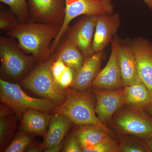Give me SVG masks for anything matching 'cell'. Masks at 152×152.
<instances>
[{
  "label": "cell",
  "instance_id": "6da1fadb",
  "mask_svg": "<svg viewBox=\"0 0 152 152\" xmlns=\"http://www.w3.org/2000/svg\"><path fill=\"white\" fill-rule=\"evenodd\" d=\"M61 27L31 21L19 23L7 34L16 39L23 51L31 55L35 60L42 62L53 54L51 46Z\"/></svg>",
  "mask_w": 152,
  "mask_h": 152
},
{
  "label": "cell",
  "instance_id": "7a4b0ae2",
  "mask_svg": "<svg viewBox=\"0 0 152 152\" xmlns=\"http://www.w3.org/2000/svg\"><path fill=\"white\" fill-rule=\"evenodd\" d=\"M95 107L89 93L73 89L68 91L65 101L56 106L53 111L54 113L64 115L78 126L95 125L110 133V129L98 118Z\"/></svg>",
  "mask_w": 152,
  "mask_h": 152
},
{
  "label": "cell",
  "instance_id": "3957f363",
  "mask_svg": "<svg viewBox=\"0 0 152 152\" xmlns=\"http://www.w3.org/2000/svg\"><path fill=\"white\" fill-rule=\"evenodd\" d=\"M56 58L54 52L48 59L41 62L21 84L31 91L59 105L65 101L67 93L57 85L52 75L51 66Z\"/></svg>",
  "mask_w": 152,
  "mask_h": 152
},
{
  "label": "cell",
  "instance_id": "277c9868",
  "mask_svg": "<svg viewBox=\"0 0 152 152\" xmlns=\"http://www.w3.org/2000/svg\"><path fill=\"white\" fill-rule=\"evenodd\" d=\"M0 98L1 102L18 115L29 109L48 113L56 107L50 100L32 97L24 92L19 85L2 79L0 80Z\"/></svg>",
  "mask_w": 152,
  "mask_h": 152
},
{
  "label": "cell",
  "instance_id": "5b68a950",
  "mask_svg": "<svg viewBox=\"0 0 152 152\" xmlns=\"http://www.w3.org/2000/svg\"><path fill=\"white\" fill-rule=\"evenodd\" d=\"M114 12L113 0H66L64 19L51 46L52 53L56 50L69 25L74 19L81 15H99Z\"/></svg>",
  "mask_w": 152,
  "mask_h": 152
},
{
  "label": "cell",
  "instance_id": "8992f818",
  "mask_svg": "<svg viewBox=\"0 0 152 152\" xmlns=\"http://www.w3.org/2000/svg\"><path fill=\"white\" fill-rule=\"evenodd\" d=\"M113 124L122 134L145 140L152 136V119L142 109L126 105L116 115Z\"/></svg>",
  "mask_w": 152,
  "mask_h": 152
},
{
  "label": "cell",
  "instance_id": "52a82bcc",
  "mask_svg": "<svg viewBox=\"0 0 152 152\" xmlns=\"http://www.w3.org/2000/svg\"><path fill=\"white\" fill-rule=\"evenodd\" d=\"M12 37H1L0 58L4 73L14 79L19 78L32 64L33 56H27Z\"/></svg>",
  "mask_w": 152,
  "mask_h": 152
},
{
  "label": "cell",
  "instance_id": "ba28073f",
  "mask_svg": "<svg viewBox=\"0 0 152 152\" xmlns=\"http://www.w3.org/2000/svg\"><path fill=\"white\" fill-rule=\"evenodd\" d=\"M97 16L83 15L72 26L68 27L62 37L77 47L85 59L95 53L93 42Z\"/></svg>",
  "mask_w": 152,
  "mask_h": 152
},
{
  "label": "cell",
  "instance_id": "9c48e42d",
  "mask_svg": "<svg viewBox=\"0 0 152 152\" xmlns=\"http://www.w3.org/2000/svg\"><path fill=\"white\" fill-rule=\"evenodd\" d=\"M30 21L61 26L66 0H27Z\"/></svg>",
  "mask_w": 152,
  "mask_h": 152
},
{
  "label": "cell",
  "instance_id": "30bf717a",
  "mask_svg": "<svg viewBox=\"0 0 152 152\" xmlns=\"http://www.w3.org/2000/svg\"><path fill=\"white\" fill-rule=\"evenodd\" d=\"M120 39L116 35L112 40L111 53L108 62L99 71L92 84L95 88L116 90L124 87L117 56Z\"/></svg>",
  "mask_w": 152,
  "mask_h": 152
},
{
  "label": "cell",
  "instance_id": "8fae6325",
  "mask_svg": "<svg viewBox=\"0 0 152 152\" xmlns=\"http://www.w3.org/2000/svg\"><path fill=\"white\" fill-rule=\"evenodd\" d=\"M93 93L96 100L95 112L98 118L106 125L114 114L124 105V90L94 88Z\"/></svg>",
  "mask_w": 152,
  "mask_h": 152
},
{
  "label": "cell",
  "instance_id": "7c38bea8",
  "mask_svg": "<svg viewBox=\"0 0 152 152\" xmlns=\"http://www.w3.org/2000/svg\"><path fill=\"white\" fill-rule=\"evenodd\" d=\"M121 22L119 14L118 13L98 15L93 42L94 53L104 51L111 43L118 31Z\"/></svg>",
  "mask_w": 152,
  "mask_h": 152
},
{
  "label": "cell",
  "instance_id": "4fadbf2b",
  "mask_svg": "<svg viewBox=\"0 0 152 152\" xmlns=\"http://www.w3.org/2000/svg\"><path fill=\"white\" fill-rule=\"evenodd\" d=\"M140 79L152 98V42L141 37L132 39Z\"/></svg>",
  "mask_w": 152,
  "mask_h": 152
},
{
  "label": "cell",
  "instance_id": "5bb4252c",
  "mask_svg": "<svg viewBox=\"0 0 152 152\" xmlns=\"http://www.w3.org/2000/svg\"><path fill=\"white\" fill-rule=\"evenodd\" d=\"M117 56L124 87L141 81L139 76L131 39H120Z\"/></svg>",
  "mask_w": 152,
  "mask_h": 152
},
{
  "label": "cell",
  "instance_id": "9a60e30c",
  "mask_svg": "<svg viewBox=\"0 0 152 152\" xmlns=\"http://www.w3.org/2000/svg\"><path fill=\"white\" fill-rule=\"evenodd\" d=\"M104 56V51L99 52L85 59L81 68L75 72L71 86L73 89L84 91L92 86L93 81L99 72Z\"/></svg>",
  "mask_w": 152,
  "mask_h": 152
},
{
  "label": "cell",
  "instance_id": "2e32d148",
  "mask_svg": "<svg viewBox=\"0 0 152 152\" xmlns=\"http://www.w3.org/2000/svg\"><path fill=\"white\" fill-rule=\"evenodd\" d=\"M72 124V121L64 115L55 113L52 115L48 130L43 143L45 151L61 144Z\"/></svg>",
  "mask_w": 152,
  "mask_h": 152
},
{
  "label": "cell",
  "instance_id": "e0dca14e",
  "mask_svg": "<svg viewBox=\"0 0 152 152\" xmlns=\"http://www.w3.org/2000/svg\"><path fill=\"white\" fill-rule=\"evenodd\" d=\"M51 115L48 113L29 109L23 114L20 131L45 137Z\"/></svg>",
  "mask_w": 152,
  "mask_h": 152
},
{
  "label": "cell",
  "instance_id": "ac0fdd59",
  "mask_svg": "<svg viewBox=\"0 0 152 152\" xmlns=\"http://www.w3.org/2000/svg\"><path fill=\"white\" fill-rule=\"evenodd\" d=\"M124 105L142 109L152 101L148 90L142 81L124 87Z\"/></svg>",
  "mask_w": 152,
  "mask_h": 152
},
{
  "label": "cell",
  "instance_id": "d6986e66",
  "mask_svg": "<svg viewBox=\"0 0 152 152\" xmlns=\"http://www.w3.org/2000/svg\"><path fill=\"white\" fill-rule=\"evenodd\" d=\"M68 66L75 72L83 66L85 58L82 52L76 45L65 39H62L54 52Z\"/></svg>",
  "mask_w": 152,
  "mask_h": 152
},
{
  "label": "cell",
  "instance_id": "ffe728a7",
  "mask_svg": "<svg viewBox=\"0 0 152 152\" xmlns=\"http://www.w3.org/2000/svg\"><path fill=\"white\" fill-rule=\"evenodd\" d=\"M75 132L82 152L110 137V133L93 125L79 126Z\"/></svg>",
  "mask_w": 152,
  "mask_h": 152
},
{
  "label": "cell",
  "instance_id": "44dd1931",
  "mask_svg": "<svg viewBox=\"0 0 152 152\" xmlns=\"http://www.w3.org/2000/svg\"><path fill=\"white\" fill-rule=\"evenodd\" d=\"M0 1L10 7L11 10L18 18L20 23H26L30 21L27 0H0Z\"/></svg>",
  "mask_w": 152,
  "mask_h": 152
},
{
  "label": "cell",
  "instance_id": "7402d4cb",
  "mask_svg": "<svg viewBox=\"0 0 152 152\" xmlns=\"http://www.w3.org/2000/svg\"><path fill=\"white\" fill-rule=\"evenodd\" d=\"M119 152H147L149 151L146 142L133 138H123L119 144Z\"/></svg>",
  "mask_w": 152,
  "mask_h": 152
},
{
  "label": "cell",
  "instance_id": "603a6c76",
  "mask_svg": "<svg viewBox=\"0 0 152 152\" xmlns=\"http://www.w3.org/2000/svg\"><path fill=\"white\" fill-rule=\"evenodd\" d=\"M29 134L24 132L18 133L4 152H22L26 151L28 146L32 142L31 137Z\"/></svg>",
  "mask_w": 152,
  "mask_h": 152
},
{
  "label": "cell",
  "instance_id": "cb8c5ba5",
  "mask_svg": "<svg viewBox=\"0 0 152 152\" xmlns=\"http://www.w3.org/2000/svg\"><path fill=\"white\" fill-rule=\"evenodd\" d=\"M20 23L16 15L11 10H5L1 6L0 11V29L9 31Z\"/></svg>",
  "mask_w": 152,
  "mask_h": 152
},
{
  "label": "cell",
  "instance_id": "d4e9b609",
  "mask_svg": "<svg viewBox=\"0 0 152 152\" xmlns=\"http://www.w3.org/2000/svg\"><path fill=\"white\" fill-rule=\"evenodd\" d=\"M8 115L1 117L0 119V144L1 150L4 148L6 143L10 138L13 130L12 118Z\"/></svg>",
  "mask_w": 152,
  "mask_h": 152
},
{
  "label": "cell",
  "instance_id": "484cf974",
  "mask_svg": "<svg viewBox=\"0 0 152 152\" xmlns=\"http://www.w3.org/2000/svg\"><path fill=\"white\" fill-rule=\"evenodd\" d=\"M83 152H118L119 144L111 137L96 145L83 150Z\"/></svg>",
  "mask_w": 152,
  "mask_h": 152
},
{
  "label": "cell",
  "instance_id": "4316f807",
  "mask_svg": "<svg viewBox=\"0 0 152 152\" xmlns=\"http://www.w3.org/2000/svg\"><path fill=\"white\" fill-rule=\"evenodd\" d=\"M67 67L68 66L61 58L56 56V58L52 65L51 72L54 79L57 85H58L60 79Z\"/></svg>",
  "mask_w": 152,
  "mask_h": 152
},
{
  "label": "cell",
  "instance_id": "83f0119b",
  "mask_svg": "<svg viewBox=\"0 0 152 152\" xmlns=\"http://www.w3.org/2000/svg\"><path fill=\"white\" fill-rule=\"evenodd\" d=\"M62 151L64 152H81L82 150L78 140L77 138L75 131L68 137L65 143L63 146Z\"/></svg>",
  "mask_w": 152,
  "mask_h": 152
},
{
  "label": "cell",
  "instance_id": "f1b7e54d",
  "mask_svg": "<svg viewBox=\"0 0 152 152\" xmlns=\"http://www.w3.org/2000/svg\"><path fill=\"white\" fill-rule=\"evenodd\" d=\"M75 71L68 66L59 82V86L63 89L71 86L73 81Z\"/></svg>",
  "mask_w": 152,
  "mask_h": 152
},
{
  "label": "cell",
  "instance_id": "f546056e",
  "mask_svg": "<svg viewBox=\"0 0 152 152\" xmlns=\"http://www.w3.org/2000/svg\"><path fill=\"white\" fill-rule=\"evenodd\" d=\"M43 151H45L43 144L38 143L37 142H32L29 144L26 150V152H42Z\"/></svg>",
  "mask_w": 152,
  "mask_h": 152
},
{
  "label": "cell",
  "instance_id": "4dcf8cb0",
  "mask_svg": "<svg viewBox=\"0 0 152 152\" xmlns=\"http://www.w3.org/2000/svg\"><path fill=\"white\" fill-rule=\"evenodd\" d=\"M6 106L1 105V114H0V116L1 117L4 116L10 115V114L12 113L13 111L11 110L12 109L10 108L9 107H5Z\"/></svg>",
  "mask_w": 152,
  "mask_h": 152
},
{
  "label": "cell",
  "instance_id": "1f68e13d",
  "mask_svg": "<svg viewBox=\"0 0 152 152\" xmlns=\"http://www.w3.org/2000/svg\"><path fill=\"white\" fill-rule=\"evenodd\" d=\"M63 144H61L60 145H57L54 146L52 147L51 148H49L48 149L45 151V152H59L62 151Z\"/></svg>",
  "mask_w": 152,
  "mask_h": 152
},
{
  "label": "cell",
  "instance_id": "d6a6232c",
  "mask_svg": "<svg viewBox=\"0 0 152 152\" xmlns=\"http://www.w3.org/2000/svg\"><path fill=\"white\" fill-rule=\"evenodd\" d=\"M149 151L152 152V136L145 140Z\"/></svg>",
  "mask_w": 152,
  "mask_h": 152
},
{
  "label": "cell",
  "instance_id": "836d02e7",
  "mask_svg": "<svg viewBox=\"0 0 152 152\" xmlns=\"http://www.w3.org/2000/svg\"><path fill=\"white\" fill-rule=\"evenodd\" d=\"M143 110L146 113H148L152 116V101L144 108Z\"/></svg>",
  "mask_w": 152,
  "mask_h": 152
},
{
  "label": "cell",
  "instance_id": "e575fe53",
  "mask_svg": "<svg viewBox=\"0 0 152 152\" xmlns=\"http://www.w3.org/2000/svg\"><path fill=\"white\" fill-rule=\"evenodd\" d=\"M148 7L152 11V0H142Z\"/></svg>",
  "mask_w": 152,
  "mask_h": 152
}]
</instances>
